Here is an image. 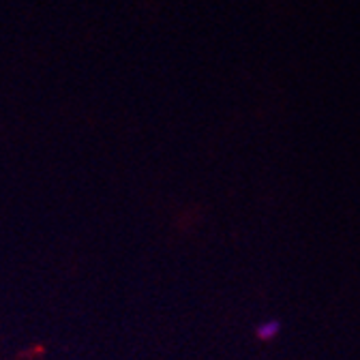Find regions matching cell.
<instances>
[{
	"label": "cell",
	"mask_w": 360,
	"mask_h": 360,
	"mask_svg": "<svg viewBox=\"0 0 360 360\" xmlns=\"http://www.w3.org/2000/svg\"><path fill=\"white\" fill-rule=\"evenodd\" d=\"M279 330H281V322H277V320H266V322H262L257 326V337L262 341H270V339H275L279 335Z\"/></svg>",
	"instance_id": "obj_1"
}]
</instances>
